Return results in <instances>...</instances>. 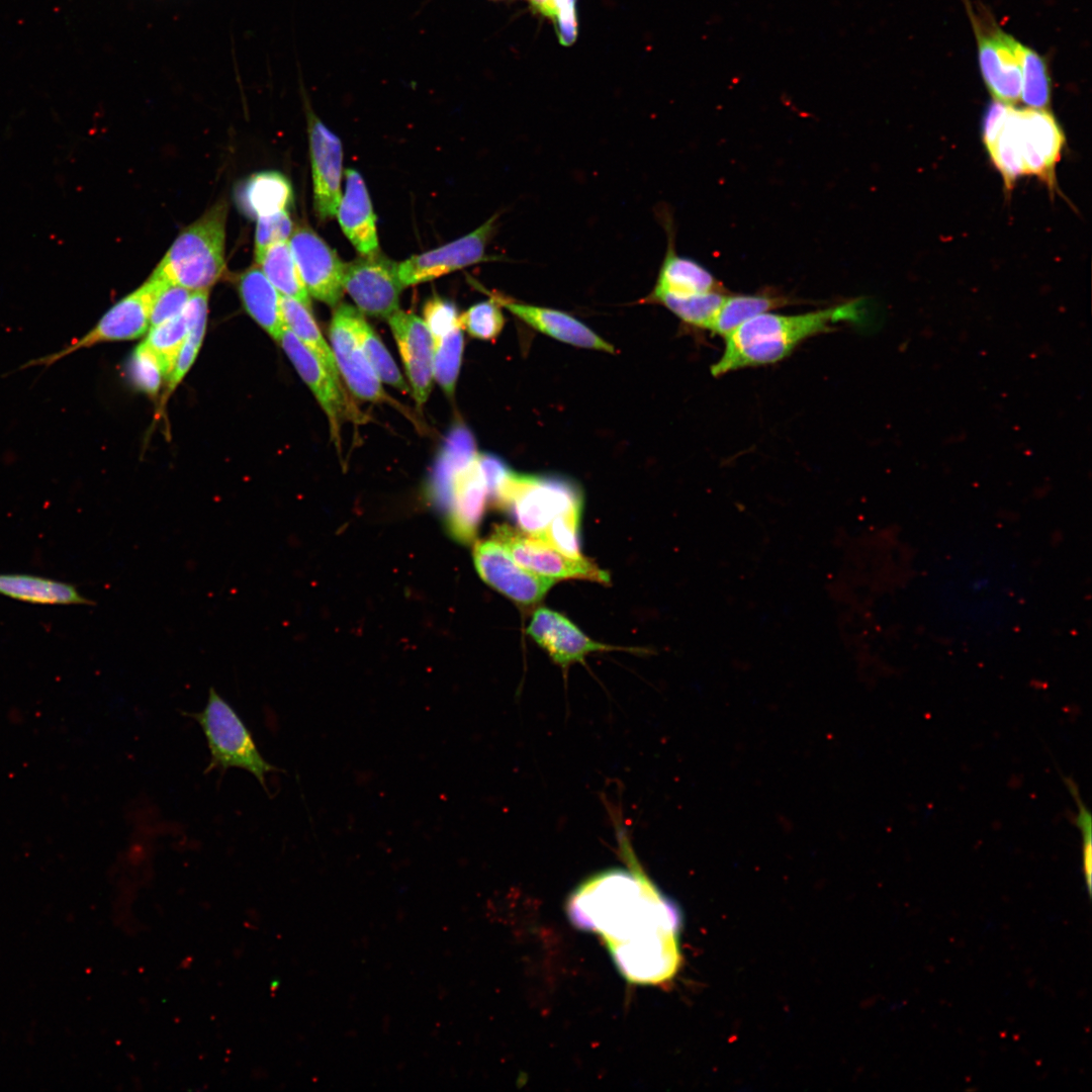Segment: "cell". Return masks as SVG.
Segmentation results:
<instances>
[{
  "instance_id": "ffe728a7",
  "label": "cell",
  "mask_w": 1092,
  "mask_h": 1092,
  "mask_svg": "<svg viewBox=\"0 0 1092 1092\" xmlns=\"http://www.w3.org/2000/svg\"><path fill=\"white\" fill-rule=\"evenodd\" d=\"M665 226L668 237L666 253L655 285L643 301L659 295L686 298L711 292H727L724 285L703 265L676 253L672 225L667 223Z\"/></svg>"
},
{
  "instance_id": "f1b7e54d",
  "label": "cell",
  "mask_w": 1092,
  "mask_h": 1092,
  "mask_svg": "<svg viewBox=\"0 0 1092 1092\" xmlns=\"http://www.w3.org/2000/svg\"><path fill=\"white\" fill-rule=\"evenodd\" d=\"M280 308L285 328L293 333L341 383L331 346L324 339L310 308L300 301L280 295Z\"/></svg>"
},
{
  "instance_id": "7402d4cb",
  "label": "cell",
  "mask_w": 1092,
  "mask_h": 1092,
  "mask_svg": "<svg viewBox=\"0 0 1092 1092\" xmlns=\"http://www.w3.org/2000/svg\"><path fill=\"white\" fill-rule=\"evenodd\" d=\"M487 492L479 467L478 456L459 471L453 481L447 522L453 537L463 543L471 542L485 510Z\"/></svg>"
},
{
  "instance_id": "d590c367",
  "label": "cell",
  "mask_w": 1092,
  "mask_h": 1092,
  "mask_svg": "<svg viewBox=\"0 0 1092 1092\" xmlns=\"http://www.w3.org/2000/svg\"><path fill=\"white\" fill-rule=\"evenodd\" d=\"M478 463L487 496L495 507L506 509L518 472L512 470L502 458L493 454H478Z\"/></svg>"
},
{
  "instance_id": "d6986e66",
  "label": "cell",
  "mask_w": 1092,
  "mask_h": 1092,
  "mask_svg": "<svg viewBox=\"0 0 1092 1092\" xmlns=\"http://www.w3.org/2000/svg\"><path fill=\"white\" fill-rule=\"evenodd\" d=\"M492 296L534 330L560 342L586 349L615 353V347L572 315L561 310Z\"/></svg>"
},
{
  "instance_id": "5bb4252c",
  "label": "cell",
  "mask_w": 1092,
  "mask_h": 1092,
  "mask_svg": "<svg viewBox=\"0 0 1092 1092\" xmlns=\"http://www.w3.org/2000/svg\"><path fill=\"white\" fill-rule=\"evenodd\" d=\"M354 309L342 303L333 313L329 336L337 368L355 396L373 402L385 401L387 394L354 332Z\"/></svg>"
},
{
  "instance_id": "f546056e",
  "label": "cell",
  "mask_w": 1092,
  "mask_h": 1092,
  "mask_svg": "<svg viewBox=\"0 0 1092 1092\" xmlns=\"http://www.w3.org/2000/svg\"><path fill=\"white\" fill-rule=\"evenodd\" d=\"M352 325L365 356L379 380L401 392H408L410 387L403 380L389 352L363 314L357 309L353 311Z\"/></svg>"
},
{
  "instance_id": "f35d334b",
  "label": "cell",
  "mask_w": 1092,
  "mask_h": 1092,
  "mask_svg": "<svg viewBox=\"0 0 1092 1092\" xmlns=\"http://www.w3.org/2000/svg\"><path fill=\"white\" fill-rule=\"evenodd\" d=\"M192 291L180 285L162 280L150 312V328L179 314L187 304Z\"/></svg>"
},
{
  "instance_id": "b9f144b4",
  "label": "cell",
  "mask_w": 1092,
  "mask_h": 1092,
  "mask_svg": "<svg viewBox=\"0 0 1092 1092\" xmlns=\"http://www.w3.org/2000/svg\"><path fill=\"white\" fill-rule=\"evenodd\" d=\"M1065 784L1077 803L1078 812L1075 818L1076 825L1081 832L1083 872L1087 891L1091 894V866H1092V817L1082 802L1078 787L1070 778H1064Z\"/></svg>"
},
{
  "instance_id": "cb8c5ba5",
  "label": "cell",
  "mask_w": 1092,
  "mask_h": 1092,
  "mask_svg": "<svg viewBox=\"0 0 1092 1092\" xmlns=\"http://www.w3.org/2000/svg\"><path fill=\"white\" fill-rule=\"evenodd\" d=\"M237 287L248 314L278 342L285 328L280 308L281 294L257 264L239 275Z\"/></svg>"
},
{
  "instance_id": "2e32d148",
  "label": "cell",
  "mask_w": 1092,
  "mask_h": 1092,
  "mask_svg": "<svg viewBox=\"0 0 1092 1092\" xmlns=\"http://www.w3.org/2000/svg\"><path fill=\"white\" fill-rule=\"evenodd\" d=\"M301 379L326 413L334 442L339 444L341 420L357 415L341 387L318 358L287 328L278 341Z\"/></svg>"
},
{
  "instance_id": "ab89813d",
  "label": "cell",
  "mask_w": 1092,
  "mask_h": 1092,
  "mask_svg": "<svg viewBox=\"0 0 1092 1092\" xmlns=\"http://www.w3.org/2000/svg\"><path fill=\"white\" fill-rule=\"evenodd\" d=\"M256 221L255 260L271 245L289 241L293 232V223L288 210L259 216Z\"/></svg>"
},
{
  "instance_id": "836d02e7",
  "label": "cell",
  "mask_w": 1092,
  "mask_h": 1092,
  "mask_svg": "<svg viewBox=\"0 0 1092 1092\" xmlns=\"http://www.w3.org/2000/svg\"><path fill=\"white\" fill-rule=\"evenodd\" d=\"M188 333L187 320L182 310L176 316L149 329L144 341L159 357L167 378L174 366L177 354Z\"/></svg>"
},
{
  "instance_id": "4fadbf2b",
  "label": "cell",
  "mask_w": 1092,
  "mask_h": 1092,
  "mask_svg": "<svg viewBox=\"0 0 1092 1092\" xmlns=\"http://www.w3.org/2000/svg\"><path fill=\"white\" fill-rule=\"evenodd\" d=\"M289 245L308 294L329 305H337L345 291L346 263L308 226L293 229Z\"/></svg>"
},
{
  "instance_id": "277c9868",
  "label": "cell",
  "mask_w": 1092,
  "mask_h": 1092,
  "mask_svg": "<svg viewBox=\"0 0 1092 1092\" xmlns=\"http://www.w3.org/2000/svg\"><path fill=\"white\" fill-rule=\"evenodd\" d=\"M187 715L205 735L210 753L206 771L241 768L252 774L267 791L266 775L279 769L262 756L248 727L214 688H209L204 709Z\"/></svg>"
},
{
  "instance_id": "9a60e30c",
  "label": "cell",
  "mask_w": 1092,
  "mask_h": 1092,
  "mask_svg": "<svg viewBox=\"0 0 1092 1092\" xmlns=\"http://www.w3.org/2000/svg\"><path fill=\"white\" fill-rule=\"evenodd\" d=\"M308 140L314 209L325 220L336 215L342 197V143L312 113L308 114Z\"/></svg>"
},
{
  "instance_id": "ee69618b",
  "label": "cell",
  "mask_w": 1092,
  "mask_h": 1092,
  "mask_svg": "<svg viewBox=\"0 0 1092 1092\" xmlns=\"http://www.w3.org/2000/svg\"><path fill=\"white\" fill-rule=\"evenodd\" d=\"M576 2L577 0H553L554 16L552 20L555 24L559 42L565 47L571 46L577 37Z\"/></svg>"
},
{
  "instance_id": "74e56055",
  "label": "cell",
  "mask_w": 1092,
  "mask_h": 1092,
  "mask_svg": "<svg viewBox=\"0 0 1092 1092\" xmlns=\"http://www.w3.org/2000/svg\"><path fill=\"white\" fill-rule=\"evenodd\" d=\"M129 373L135 386L150 395L157 394L165 376L159 357L144 341L131 355Z\"/></svg>"
},
{
  "instance_id": "8992f818",
  "label": "cell",
  "mask_w": 1092,
  "mask_h": 1092,
  "mask_svg": "<svg viewBox=\"0 0 1092 1092\" xmlns=\"http://www.w3.org/2000/svg\"><path fill=\"white\" fill-rule=\"evenodd\" d=\"M161 283V279L150 275L138 289L105 311L82 337L57 352L27 361L19 369L34 366L49 367L82 349L92 348L102 343L134 340L144 336L150 329L151 306Z\"/></svg>"
},
{
  "instance_id": "1f68e13d",
  "label": "cell",
  "mask_w": 1092,
  "mask_h": 1092,
  "mask_svg": "<svg viewBox=\"0 0 1092 1092\" xmlns=\"http://www.w3.org/2000/svg\"><path fill=\"white\" fill-rule=\"evenodd\" d=\"M462 352L463 335L461 326L456 327L444 337L434 340V379L449 396L455 390Z\"/></svg>"
},
{
  "instance_id": "30bf717a",
  "label": "cell",
  "mask_w": 1092,
  "mask_h": 1092,
  "mask_svg": "<svg viewBox=\"0 0 1092 1092\" xmlns=\"http://www.w3.org/2000/svg\"><path fill=\"white\" fill-rule=\"evenodd\" d=\"M397 265L379 252L345 264L344 289L362 314L387 320L399 309Z\"/></svg>"
},
{
  "instance_id": "d6a6232c",
  "label": "cell",
  "mask_w": 1092,
  "mask_h": 1092,
  "mask_svg": "<svg viewBox=\"0 0 1092 1092\" xmlns=\"http://www.w3.org/2000/svg\"><path fill=\"white\" fill-rule=\"evenodd\" d=\"M1022 84L1023 102L1032 108L1045 109L1051 103V77L1042 56L1025 46L1022 47Z\"/></svg>"
},
{
  "instance_id": "ba28073f",
  "label": "cell",
  "mask_w": 1092,
  "mask_h": 1092,
  "mask_svg": "<svg viewBox=\"0 0 1092 1092\" xmlns=\"http://www.w3.org/2000/svg\"><path fill=\"white\" fill-rule=\"evenodd\" d=\"M977 43L980 71L995 100L1010 104L1021 97L1022 47L988 15L968 8Z\"/></svg>"
},
{
  "instance_id": "3957f363",
  "label": "cell",
  "mask_w": 1092,
  "mask_h": 1092,
  "mask_svg": "<svg viewBox=\"0 0 1092 1092\" xmlns=\"http://www.w3.org/2000/svg\"><path fill=\"white\" fill-rule=\"evenodd\" d=\"M228 203L217 201L184 228L151 274L190 291L209 290L225 271Z\"/></svg>"
},
{
  "instance_id": "8fae6325",
  "label": "cell",
  "mask_w": 1092,
  "mask_h": 1092,
  "mask_svg": "<svg viewBox=\"0 0 1092 1092\" xmlns=\"http://www.w3.org/2000/svg\"><path fill=\"white\" fill-rule=\"evenodd\" d=\"M497 217L498 213H495L469 234L398 263L397 272L402 285L424 283L486 261V248L496 229Z\"/></svg>"
},
{
  "instance_id": "e575fe53",
  "label": "cell",
  "mask_w": 1092,
  "mask_h": 1092,
  "mask_svg": "<svg viewBox=\"0 0 1092 1092\" xmlns=\"http://www.w3.org/2000/svg\"><path fill=\"white\" fill-rule=\"evenodd\" d=\"M500 307L497 300L491 296L488 300L475 303L459 315V324L473 338L493 340L500 334L506 323Z\"/></svg>"
},
{
  "instance_id": "4dcf8cb0",
  "label": "cell",
  "mask_w": 1092,
  "mask_h": 1092,
  "mask_svg": "<svg viewBox=\"0 0 1092 1092\" xmlns=\"http://www.w3.org/2000/svg\"><path fill=\"white\" fill-rule=\"evenodd\" d=\"M727 294L728 291L711 292L686 298L659 295L645 302L661 304L682 323L709 331Z\"/></svg>"
},
{
  "instance_id": "603a6c76",
  "label": "cell",
  "mask_w": 1092,
  "mask_h": 1092,
  "mask_svg": "<svg viewBox=\"0 0 1092 1092\" xmlns=\"http://www.w3.org/2000/svg\"><path fill=\"white\" fill-rule=\"evenodd\" d=\"M478 453L471 432L458 425L447 436L430 482V494L440 510L448 513L456 474L471 463Z\"/></svg>"
},
{
  "instance_id": "d4e9b609",
  "label": "cell",
  "mask_w": 1092,
  "mask_h": 1092,
  "mask_svg": "<svg viewBox=\"0 0 1092 1092\" xmlns=\"http://www.w3.org/2000/svg\"><path fill=\"white\" fill-rule=\"evenodd\" d=\"M0 594L31 604L95 605L73 584L32 574L0 573Z\"/></svg>"
},
{
  "instance_id": "e0dca14e",
  "label": "cell",
  "mask_w": 1092,
  "mask_h": 1092,
  "mask_svg": "<svg viewBox=\"0 0 1092 1092\" xmlns=\"http://www.w3.org/2000/svg\"><path fill=\"white\" fill-rule=\"evenodd\" d=\"M395 338L413 396L422 405L430 395L433 380L434 341L424 320L412 312L396 310L388 318Z\"/></svg>"
},
{
  "instance_id": "f6af8a7d",
  "label": "cell",
  "mask_w": 1092,
  "mask_h": 1092,
  "mask_svg": "<svg viewBox=\"0 0 1092 1092\" xmlns=\"http://www.w3.org/2000/svg\"><path fill=\"white\" fill-rule=\"evenodd\" d=\"M532 8L541 15L549 18L554 16L553 0H529Z\"/></svg>"
},
{
  "instance_id": "52a82bcc",
  "label": "cell",
  "mask_w": 1092,
  "mask_h": 1092,
  "mask_svg": "<svg viewBox=\"0 0 1092 1092\" xmlns=\"http://www.w3.org/2000/svg\"><path fill=\"white\" fill-rule=\"evenodd\" d=\"M582 504L580 488L568 478L518 472L506 510L522 531L539 536L554 518L582 510Z\"/></svg>"
},
{
  "instance_id": "5b68a950",
  "label": "cell",
  "mask_w": 1092,
  "mask_h": 1092,
  "mask_svg": "<svg viewBox=\"0 0 1092 1092\" xmlns=\"http://www.w3.org/2000/svg\"><path fill=\"white\" fill-rule=\"evenodd\" d=\"M1001 129L1024 175H1034L1054 187L1056 166L1066 144L1056 117L1046 109L1017 108L1007 104Z\"/></svg>"
},
{
  "instance_id": "ac0fdd59",
  "label": "cell",
  "mask_w": 1092,
  "mask_h": 1092,
  "mask_svg": "<svg viewBox=\"0 0 1092 1092\" xmlns=\"http://www.w3.org/2000/svg\"><path fill=\"white\" fill-rule=\"evenodd\" d=\"M527 634L562 667L582 661L592 652L618 649L592 640L563 615L544 607L533 613Z\"/></svg>"
},
{
  "instance_id": "83f0119b",
  "label": "cell",
  "mask_w": 1092,
  "mask_h": 1092,
  "mask_svg": "<svg viewBox=\"0 0 1092 1092\" xmlns=\"http://www.w3.org/2000/svg\"><path fill=\"white\" fill-rule=\"evenodd\" d=\"M255 264L281 295L292 297L310 308V295L300 277L289 241L265 249Z\"/></svg>"
},
{
  "instance_id": "9c48e42d",
  "label": "cell",
  "mask_w": 1092,
  "mask_h": 1092,
  "mask_svg": "<svg viewBox=\"0 0 1092 1092\" xmlns=\"http://www.w3.org/2000/svg\"><path fill=\"white\" fill-rule=\"evenodd\" d=\"M492 539L497 541L524 568L541 576L560 579H586L609 583L608 572L586 558H569L543 538L507 525L496 526Z\"/></svg>"
},
{
  "instance_id": "6da1fadb",
  "label": "cell",
  "mask_w": 1092,
  "mask_h": 1092,
  "mask_svg": "<svg viewBox=\"0 0 1092 1092\" xmlns=\"http://www.w3.org/2000/svg\"><path fill=\"white\" fill-rule=\"evenodd\" d=\"M628 870H612L583 883L568 902L572 922L600 934L623 976L634 983L671 979L679 962V913L641 869L620 833Z\"/></svg>"
},
{
  "instance_id": "8d00e7d4",
  "label": "cell",
  "mask_w": 1092,
  "mask_h": 1092,
  "mask_svg": "<svg viewBox=\"0 0 1092 1092\" xmlns=\"http://www.w3.org/2000/svg\"><path fill=\"white\" fill-rule=\"evenodd\" d=\"M581 512L578 510L557 516L539 537L569 558H583L578 535Z\"/></svg>"
},
{
  "instance_id": "44dd1931",
  "label": "cell",
  "mask_w": 1092,
  "mask_h": 1092,
  "mask_svg": "<svg viewBox=\"0 0 1092 1092\" xmlns=\"http://www.w3.org/2000/svg\"><path fill=\"white\" fill-rule=\"evenodd\" d=\"M336 215L343 233L361 256L378 253L372 203L362 176L354 169L345 171V191Z\"/></svg>"
},
{
  "instance_id": "7c38bea8",
  "label": "cell",
  "mask_w": 1092,
  "mask_h": 1092,
  "mask_svg": "<svg viewBox=\"0 0 1092 1092\" xmlns=\"http://www.w3.org/2000/svg\"><path fill=\"white\" fill-rule=\"evenodd\" d=\"M472 555L479 576L523 608L533 607L540 603L557 581L521 566L492 538L477 541Z\"/></svg>"
},
{
  "instance_id": "7a4b0ae2",
  "label": "cell",
  "mask_w": 1092,
  "mask_h": 1092,
  "mask_svg": "<svg viewBox=\"0 0 1092 1092\" xmlns=\"http://www.w3.org/2000/svg\"><path fill=\"white\" fill-rule=\"evenodd\" d=\"M864 311L866 300L852 299L800 314L764 312L755 315L723 337L724 350L711 366V373L720 377L743 368L782 361L812 337L832 332L842 323H861Z\"/></svg>"
},
{
  "instance_id": "60d3db41",
  "label": "cell",
  "mask_w": 1092,
  "mask_h": 1092,
  "mask_svg": "<svg viewBox=\"0 0 1092 1092\" xmlns=\"http://www.w3.org/2000/svg\"><path fill=\"white\" fill-rule=\"evenodd\" d=\"M423 312L424 322L433 337V341L444 337L460 326L455 305L439 296L430 298L425 303Z\"/></svg>"
},
{
  "instance_id": "484cf974",
  "label": "cell",
  "mask_w": 1092,
  "mask_h": 1092,
  "mask_svg": "<svg viewBox=\"0 0 1092 1092\" xmlns=\"http://www.w3.org/2000/svg\"><path fill=\"white\" fill-rule=\"evenodd\" d=\"M293 201L289 180L279 172L263 171L253 174L240 187L238 202L250 217L288 210Z\"/></svg>"
},
{
  "instance_id": "4316f807",
  "label": "cell",
  "mask_w": 1092,
  "mask_h": 1092,
  "mask_svg": "<svg viewBox=\"0 0 1092 1092\" xmlns=\"http://www.w3.org/2000/svg\"><path fill=\"white\" fill-rule=\"evenodd\" d=\"M802 301L776 290L753 294H727L709 331L725 337L749 318L770 310Z\"/></svg>"
},
{
  "instance_id": "7bdbcfd3",
  "label": "cell",
  "mask_w": 1092,
  "mask_h": 1092,
  "mask_svg": "<svg viewBox=\"0 0 1092 1092\" xmlns=\"http://www.w3.org/2000/svg\"><path fill=\"white\" fill-rule=\"evenodd\" d=\"M204 334L205 331L188 330L186 339L177 354L174 366L167 377L168 383L165 397H168L176 388L194 363L203 342Z\"/></svg>"
}]
</instances>
